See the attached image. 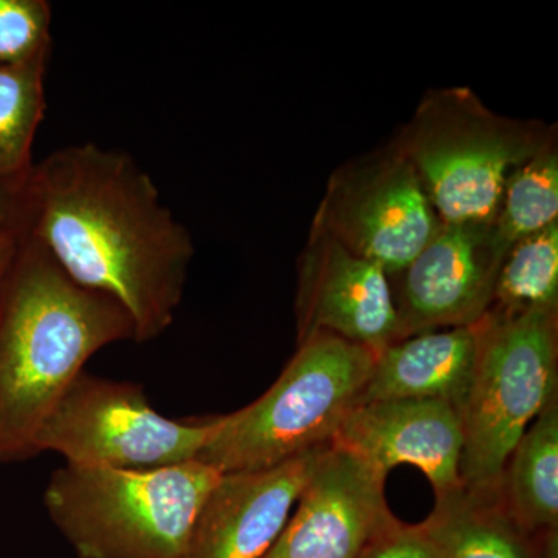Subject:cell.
Returning a JSON list of instances; mask_svg holds the SVG:
<instances>
[{
  "label": "cell",
  "mask_w": 558,
  "mask_h": 558,
  "mask_svg": "<svg viewBox=\"0 0 558 558\" xmlns=\"http://www.w3.org/2000/svg\"><path fill=\"white\" fill-rule=\"evenodd\" d=\"M50 28L46 0H0V65L49 61Z\"/></svg>",
  "instance_id": "cell-20"
},
{
  "label": "cell",
  "mask_w": 558,
  "mask_h": 558,
  "mask_svg": "<svg viewBox=\"0 0 558 558\" xmlns=\"http://www.w3.org/2000/svg\"><path fill=\"white\" fill-rule=\"evenodd\" d=\"M359 558H444L427 526L396 519L371 539Z\"/></svg>",
  "instance_id": "cell-21"
},
{
  "label": "cell",
  "mask_w": 558,
  "mask_h": 558,
  "mask_svg": "<svg viewBox=\"0 0 558 558\" xmlns=\"http://www.w3.org/2000/svg\"><path fill=\"white\" fill-rule=\"evenodd\" d=\"M21 193L0 185V227L20 229Z\"/></svg>",
  "instance_id": "cell-23"
},
{
  "label": "cell",
  "mask_w": 558,
  "mask_h": 558,
  "mask_svg": "<svg viewBox=\"0 0 558 558\" xmlns=\"http://www.w3.org/2000/svg\"><path fill=\"white\" fill-rule=\"evenodd\" d=\"M220 476L201 461L143 472L65 464L44 501L78 558H185Z\"/></svg>",
  "instance_id": "cell-3"
},
{
  "label": "cell",
  "mask_w": 558,
  "mask_h": 558,
  "mask_svg": "<svg viewBox=\"0 0 558 558\" xmlns=\"http://www.w3.org/2000/svg\"><path fill=\"white\" fill-rule=\"evenodd\" d=\"M475 326L432 330L381 349L360 403L432 399L459 411L475 369Z\"/></svg>",
  "instance_id": "cell-14"
},
{
  "label": "cell",
  "mask_w": 558,
  "mask_h": 558,
  "mask_svg": "<svg viewBox=\"0 0 558 558\" xmlns=\"http://www.w3.org/2000/svg\"><path fill=\"white\" fill-rule=\"evenodd\" d=\"M440 222H492L510 172L557 145V126L502 117L469 87L424 95L392 140Z\"/></svg>",
  "instance_id": "cell-4"
},
{
  "label": "cell",
  "mask_w": 558,
  "mask_h": 558,
  "mask_svg": "<svg viewBox=\"0 0 558 558\" xmlns=\"http://www.w3.org/2000/svg\"><path fill=\"white\" fill-rule=\"evenodd\" d=\"M557 222L558 150L554 145L510 172L492 223L499 245L508 253L515 242Z\"/></svg>",
  "instance_id": "cell-18"
},
{
  "label": "cell",
  "mask_w": 558,
  "mask_h": 558,
  "mask_svg": "<svg viewBox=\"0 0 558 558\" xmlns=\"http://www.w3.org/2000/svg\"><path fill=\"white\" fill-rule=\"evenodd\" d=\"M21 193L20 230L76 284L123 306L138 343L175 318L194 242L148 172L121 150L81 143L35 165Z\"/></svg>",
  "instance_id": "cell-1"
},
{
  "label": "cell",
  "mask_w": 558,
  "mask_h": 558,
  "mask_svg": "<svg viewBox=\"0 0 558 558\" xmlns=\"http://www.w3.org/2000/svg\"><path fill=\"white\" fill-rule=\"evenodd\" d=\"M475 369L461 416L462 486L498 492L529 424L557 398V311L490 310L475 323Z\"/></svg>",
  "instance_id": "cell-6"
},
{
  "label": "cell",
  "mask_w": 558,
  "mask_h": 558,
  "mask_svg": "<svg viewBox=\"0 0 558 558\" xmlns=\"http://www.w3.org/2000/svg\"><path fill=\"white\" fill-rule=\"evenodd\" d=\"M387 475L330 442L299 508L263 558H359L392 515Z\"/></svg>",
  "instance_id": "cell-11"
},
{
  "label": "cell",
  "mask_w": 558,
  "mask_h": 558,
  "mask_svg": "<svg viewBox=\"0 0 558 558\" xmlns=\"http://www.w3.org/2000/svg\"><path fill=\"white\" fill-rule=\"evenodd\" d=\"M22 231L13 227H0V296L5 288L7 279L13 269L14 260L20 253Z\"/></svg>",
  "instance_id": "cell-22"
},
{
  "label": "cell",
  "mask_w": 558,
  "mask_h": 558,
  "mask_svg": "<svg viewBox=\"0 0 558 558\" xmlns=\"http://www.w3.org/2000/svg\"><path fill=\"white\" fill-rule=\"evenodd\" d=\"M220 416L170 418L140 385L81 373L40 422L33 449L81 468L159 470L196 461Z\"/></svg>",
  "instance_id": "cell-7"
},
{
  "label": "cell",
  "mask_w": 558,
  "mask_h": 558,
  "mask_svg": "<svg viewBox=\"0 0 558 558\" xmlns=\"http://www.w3.org/2000/svg\"><path fill=\"white\" fill-rule=\"evenodd\" d=\"M49 61L0 65V185L21 191L33 170L32 148L46 112Z\"/></svg>",
  "instance_id": "cell-17"
},
{
  "label": "cell",
  "mask_w": 558,
  "mask_h": 558,
  "mask_svg": "<svg viewBox=\"0 0 558 558\" xmlns=\"http://www.w3.org/2000/svg\"><path fill=\"white\" fill-rule=\"evenodd\" d=\"M439 226L413 165L392 142L337 168L312 222L389 278L416 258Z\"/></svg>",
  "instance_id": "cell-8"
},
{
  "label": "cell",
  "mask_w": 558,
  "mask_h": 558,
  "mask_svg": "<svg viewBox=\"0 0 558 558\" xmlns=\"http://www.w3.org/2000/svg\"><path fill=\"white\" fill-rule=\"evenodd\" d=\"M295 311L299 341L330 332L377 355L400 340L387 271L314 227L300 256Z\"/></svg>",
  "instance_id": "cell-10"
},
{
  "label": "cell",
  "mask_w": 558,
  "mask_h": 558,
  "mask_svg": "<svg viewBox=\"0 0 558 558\" xmlns=\"http://www.w3.org/2000/svg\"><path fill=\"white\" fill-rule=\"evenodd\" d=\"M371 349L317 332L263 396L219 427L196 461L226 473L275 468L332 442L344 418L359 405L373 374Z\"/></svg>",
  "instance_id": "cell-5"
},
{
  "label": "cell",
  "mask_w": 558,
  "mask_h": 558,
  "mask_svg": "<svg viewBox=\"0 0 558 558\" xmlns=\"http://www.w3.org/2000/svg\"><path fill=\"white\" fill-rule=\"evenodd\" d=\"M444 558H556V545L539 550L510 519L502 492L462 486L436 499L424 521Z\"/></svg>",
  "instance_id": "cell-15"
},
{
  "label": "cell",
  "mask_w": 558,
  "mask_h": 558,
  "mask_svg": "<svg viewBox=\"0 0 558 558\" xmlns=\"http://www.w3.org/2000/svg\"><path fill=\"white\" fill-rule=\"evenodd\" d=\"M506 252L492 222H440L392 289L400 340L438 329L468 328L494 303Z\"/></svg>",
  "instance_id": "cell-9"
},
{
  "label": "cell",
  "mask_w": 558,
  "mask_h": 558,
  "mask_svg": "<svg viewBox=\"0 0 558 558\" xmlns=\"http://www.w3.org/2000/svg\"><path fill=\"white\" fill-rule=\"evenodd\" d=\"M490 310H558V222L512 245L499 266Z\"/></svg>",
  "instance_id": "cell-19"
},
{
  "label": "cell",
  "mask_w": 558,
  "mask_h": 558,
  "mask_svg": "<svg viewBox=\"0 0 558 558\" xmlns=\"http://www.w3.org/2000/svg\"><path fill=\"white\" fill-rule=\"evenodd\" d=\"M329 446L275 468L220 476L194 521L185 558L266 556Z\"/></svg>",
  "instance_id": "cell-13"
},
{
  "label": "cell",
  "mask_w": 558,
  "mask_h": 558,
  "mask_svg": "<svg viewBox=\"0 0 558 558\" xmlns=\"http://www.w3.org/2000/svg\"><path fill=\"white\" fill-rule=\"evenodd\" d=\"M120 303L76 284L22 233L0 296V461L33 457L40 422L108 344L134 340Z\"/></svg>",
  "instance_id": "cell-2"
},
{
  "label": "cell",
  "mask_w": 558,
  "mask_h": 558,
  "mask_svg": "<svg viewBox=\"0 0 558 558\" xmlns=\"http://www.w3.org/2000/svg\"><path fill=\"white\" fill-rule=\"evenodd\" d=\"M332 444L384 475L400 464L413 465L427 476L436 499L462 487L461 416L442 400L359 403L344 418Z\"/></svg>",
  "instance_id": "cell-12"
},
{
  "label": "cell",
  "mask_w": 558,
  "mask_h": 558,
  "mask_svg": "<svg viewBox=\"0 0 558 558\" xmlns=\"http://www.w3.org/2000/svg\"><path fill=\"white\" fill-rule=\"evenodd\" d=\"M501 492L510 519L526 534H556L558 523V403L550 400L508 461Z\"/></svg>",
  "instance_id": "cell-16"
}]
</instances>
